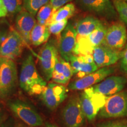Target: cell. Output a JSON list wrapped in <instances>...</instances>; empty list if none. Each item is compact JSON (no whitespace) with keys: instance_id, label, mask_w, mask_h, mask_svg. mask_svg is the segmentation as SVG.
Segmentation results:
<instances>
[{"instance_id":"obj_36","label":"cell","mask_w":127,"mask_h":127,"mask_svg":"<svg viewBox=\"0 0 127 127\" xmlns=\"http://www.w3.org/2000/svg\"><path fill=\"white\" fill-rule=\"evenodd\" d=\"M1 42H2V39H1V36H0V45H1Z\"/></svg>"},{"instance_id":"obj_33","label":"cell","mask_w":127,"mask_h":127,"mask_svg":"<svg viewBox=\"0 0 127 127\" xmlns=\"http://www.w3.org/2000/svg\"><path fill=\"white\" fill-rule=\"evenodd\" d=\"M2 117H3V110L2 106H1V103H0V124L2 122Z\"/></svg>"},{"instance_id":"obj_5","label":"cell","mask_w":127,"mask_h":127,"mask_svg":"<svg viewBox=\"0 0 127 127\" xmlns=\"http://www.w3.org/2000/svg\"><path fill=\"white\" fill-rule=\"evenodd\" d=\"M8 105L16 117L31 127L42 126L44 121L38 112L29 104L19 99L11 101Z\"/></svg>"},{"instance_id":"obj_21","label":"cell","mask_w":127,"mask_h":127,"mask_svg":"<svg viewBox=\"0 0 127 127\" xmlns=\"http://www.w3.org/2000/svg\"><path fill=\"white\" fill-rule=\"evenodd\" d=\"M75 12V5L72 3H68L55 11L52 15L48 25L51 23L68 20L74 15Z\"/></svg>"},{"instance_id":"obj_16","label":"cell","mask_w":127,"mask_h":127,"mask_svg":"<svg viewBox=\"0 0 127 127\" xmlns=\"http://www.w3.org/2000/svg\"><path fill=\"white\" fill-rule=\"evenodd\" d=\"M74 74L79 78L96 71L98 69L94 61L93 55H73L69 60Z\"/></svg>"},{"instance_id":"obj_4","label":"cell","mask_w":127,"mask_h":127,"mask_svg":"<svg viewBox=\"0 0 127 127\" xmlns=\"http://www.w3.org/2000/svg\"><path fill=\"white\" fill-rule=\"evenodd\" d=\"M17 79L16 65L12 60L4 58L0 66V98H7L13 91Z\"/></svg>"},{"instance_id":"obj_15","label":"cell","mask_w":127,"mask_h":127,"mask_svg":"<svg viewBox=\"0 0 127 127\" xmlns=\"http://www.w3.org/2000/svg\"><path fill=\"white\" fill-rule=\"evenodd\" d=\"M127 39L126 27L122 24H115L107 29V34L102 44L119 50L125 45Z\"/></svg>"},{"instance_id":"obj_14","label":"cell","mask_w":127,"mask_h":127,"mask_svg":"<svg viewBox=\"0 0 127 127\" xmlns=\"http://www.w3.org/2000/svg\"><path fill=\"white\" fill-rule=\"evenodd\" d=\"M127 82V79L122 76H111L91 87L95 93L110 96L121 91Z\"/></svg>"},{"instance_id":"obj_9","label":"cell","mask_w":127,"mask_h":127,"mask_svg":"<svg viewBox=\"0 0 127 127\" xmlns=\"http://www.w3.org/2000/svg\"><path fill=\"white\" fill-rule=\"evenodd\" d=\"M77 2L84 10L104 18L113 19L117 16L115 8L111 0H77Z\"/></svg>"},{"instance_id":"obj_12","label":"cell","mask_w":127,"mask_h":127,"mask_svg":"<svg viewBox=\"0 0 127 127\" xmlns=\"http://www.w3.org/2000/svg\"><path fill=\"white\" fill-rule=\"evenodd\" d=\"M77 37V31L71 24L66 25L61 34L58 51L60 56L68 62H69L70 58L74 55Z\"/></svg>"},{"instance_id":"obj_17","label":"cell","mask_w":127,"mask_h":127,"mask_svg":"<svg viewBox=\"0 0 127 127\" xmlns=\"http://www.w3.org/2000/svg\"><path fill=\"white\" fill-rule=\"evenodd\" d=\"M36 24L34 15L27 11H21L15 20V26L17 31L21 35L25 42H30V34Z\"/></svg>"},{"instance_id":"obj_13","label":"cell","mask_w":127,"mask_h":127,"mask_svg":"<svg viewBox=\"0 0 127 127\" xmlns=\"http://www.w3.org/2000/svg\"><path fill=\"white\" fill-rule=\"evenodd\" d=\"M121 55V51L114 50L102 44L95 47L93 53L94 61L99 68L115 64L120 60Z\"/></svg>"},{"instance_id":"obj_37","label":"cell","mask_w":127,"mask_h":127,"mask_svg":"<svg viewBox=\"0 0 127 127\" xmlns=\"http://www.w3.org/2000/svg\"><path fill=\"white\" fill-rule=\"evenodd\" d=\"M124 1H125V2H127V0H124Z\"/></svg>"},{"instance_id":"obj_28","label":"cell","mask_w":127,"mask_h":127,"mask_svg":"<svg viewBox=\"0 0 127 127\" xmlns=\"http://www.w3.org/2000/svg\"><path fill=\"white\" fill-rule=\"evenodd\" d=\"M120 60L121 71L125 74H127V43L125 44L124 48L121 51V55Z\"/></svg>"},{"instance_id":"obj_35","label":"cell","mask_w":127,"mask_h":127,"mask_svg":"<svg viewBox=\"0 0 127 127\" xmlns=\"http://www.w3.org/2000/svg\"><path fill=\"white\" fill-rule=\"evenodd\" d=\"M42 127H57L55 126V125H46V126Z\"/></svg>"},{"instance_id":"obj_2","label":"cell","mask_w":127,"mask_h":127,"mask_svg":"<svg viewBox=\"0 0 127 127\" xmlns=\"http://www.w3.org/2000/svg\"><path fill=\"white\" fill-rule=\"evenodd\" d=\"M79 97L85 117L89 121H93L104 106L108 96L95 93L91 87L84 90Z\"/></svg>"},{"instance_id":"obj_18","label":"cell","mask_w":127,"mask_h":127,"mask_svg":"<svg viewBox=\"0 0 127 127\" xmlns=\"http://www.w3.org/2000/svg\"><path fill=\"white\" fill-rule=\"evenodd\" d=\"M74 75V71L69 62L60 56L58 58L52 73V79L55 83L66 84Z\"/></svg>"},{"instance_id":"obj_26","label":"cell","mask_w":127,"mask_h":127,"mask_svg":"<svg viewBox=\"0 0 127 127\" xmlns=\"http://www.w3.org/2000/svg\"><path fill=\"white\" fill-rule=\"evenodd\" d=\"M7 8L8 13L14 14L19 13L21 11L24 0H2Z\"/></svg>"},{"instance_id":"obj_24","label":"cell","mask_w":127,"mask_h":127,"mask_svg":"<svg viewBox=\"0 0 127 127\" xmlns=\"http://www.w3.org/2000/svg\"><path fill=\"white\" fill-rule=\"evenodd\" d=\"M50 1V0H24L23 5L26 11L35 16L42 6Z\"/></svg>"},{"instance_id":"obj_27","label":"cell","mask_w":127,"mask_h":127,"mask_svg":"<svg viewBox=\"0 0 127 127\" xmlns=\"http://www.w3.org/2000/svg\"><path fill=\"white\" fill-rule=\"evenodd\" d=\"M68 20H65L58 22L51 23L48 25L49 31L50 34H52L56 35H59L64 31L67 25Z\"/></svg>"},{"instance_id":"obj_19","label":"cell","mask_w":127,"mask_h":127,"mask_svg":"<svg viewBox=\"0 0 127 127\" xmlns=\"http://www.w3.org/2000/svg\"><path fill=\"white\" fill-rule=\"evenodd\" d=\"M102 24L98 19L91 16L79 20L76 25V31L79 36H85L91 34Z\"/></svg>"},{"instance_id":"obj_1","label":"cell","mask_w":127,"mask_h":127,"mask_svg":"<svg viewBox=\"0 0 127 127\" xmlns=\"http://www.w3.org/2000/svg\"><path fill=\"white\" fill-rule=\"evenodd\" d=\"M20 85L24 91L31 95L41 94L47 82L39 75L32 55L30 54L24 60L20 74Z\"/></svg>"},{"instance_id":"obj_32","label":"cell","mask_w":127,"mask_h":127,"mask_svg":"<svg viewBox=\"0 0 127 127\" xmlns=\"http://www.w3.org/2000/svg\"><path fill=\"white\" fill-rule=\"evenodd\" d=\"M0 127H14L11 122L7 121L0 125Z\"/></svg>"},{"instance_id":"obj_8","label":"cell","mask_w":127,"mask_h":127,"mask_svg":"<svg viewBox=\"0 0 127 127\" xmlns=\"http://www.w3.org/2000/svg\"><path fill=\"white\" fill-rule=\"evenodd\" d=\"M24 39L18 32L11 31L3 39L0 45V56L13 60L21 53L24 46Z\"/></svg>"},{"instance_id":"obj_30","label":"cell","mask_w":127,"mask_h":127,"mask_svg":"<svg viewBox=\"0 0 127 127\" xmlns=\"http://www.w3.org/2000/svg\"><path fill=\"white\" fill-rule=\"evenodd\" d=\"M72 0H50V2L51 4L52 8H53L54 11L55 12V11H57V9L68 4Z\"/></svg>"},{"instance_id":"obj_6","label":"cell","mask_w":127,"mask_h":127,"mask_svg":"<svg viewBox=\"0 0 127 127\" xmlns=\"http://www.w3.org/2000/svg\"><path fill=\"white\" fill-rule=\"evenodd\" d=\"M62 117L66 127H81L85 123V117L78 95L71 96L63 109Z\"/></svg>"},{"instance_id":"obj_23","label":"cell","mask_w":127,"mask_h":127,"mask_svg":"<svg viewBox=\"0 0 127 127\" xmlns=\"http://www.w3.org/2000/svg\"><path fill=\"white\" fill-rule=\"evenodd\" d=\"M54 13V11L50 2L42 6L36 14V20L38 24L48 26Z\"/></svg>"},{"instance_id":"obj_10","label":"cell","mask_w":127,"mask_h":127,"mask_svg":"<svg viewBox=\"0 0 127 127\" xmlns=\"http://www.w3.org/2000/svg\"><path fill=\"white\" fill-rule=\"evenodd\" d=\"M115 71L114 67L100 68L95 72L71 82L68 88L72 90H84L102 81Z\"/></svg>"},{"instance_id":"obj_34","label":"cell","mask_w":127,"mask_h":127,"mask_svg":"<svg viewBox=\"0 0 127 127\" xmlns=\"http://www.w3.org/2000/svg\"><path fill=\"white\" fill-rule=\"evenodd\" d=\"M4 58H3V57L0 56V66H1V64H2L3 60H4Z\"/></svg>"},{"instance_id":"obj_7","label":"cell","mask_w":127,"mask_h":127,"mask_svg":"<svg viewBox=\"0 0 127 127\" xmlns=\"http://www.w3.org/2000/svg\"><path fill=\"white\" fill-rule=\"evenodd\" d=\"M65 87L57 83L48 84L41 93L42 100L49 109H56L67 97Z\"/></svg>"},{"instance_id":"obj_11","label":"cell","mask_w":127,"mask_h":127,"mask_svg":"<svg viewBox=\"0 0 127 127\" xmlns=\"http://www.w3.org/2000/svg\"><path fill=\"white\" fill-rule=\"evenodd\" d=\"M58 58V50L53 44L50 42L46 44L41 49L39 55V63L46 80L49 81L52 78V73Z\"/></svg>"},{"instance_id":"obj_20","label":"cell","mask_w":127,"mask_h":127,"mask_svg":"<svg viewBox=\"0 0 127 127\" xmlns=\"http://www.w3.org/2000/svg\"><path fill=\"white\" fill-rule=\"evenodd\" d=\"M50 35L47 25H42L36 23L30 34V42L35 46H39L45 43Z\"/></svg>"},{"instance_id":"obj_3","label":"cell","mask_w":127,"mask_h":127,"mask_svg":"<svg viewBox=\"0 0 127 127\" xmlns=\"http://www.w3.org/2000/svg\"><path fill=\"white\" fill-rule=\"evenodd\" d=\"M98 115L100 118H102L127 117V92H120L108 96Z\"/></svg>"},{"instance_id":"obj_31","label":"cell","mask_w":127,"mask_h":127,"mask_svg":"<svg viewBox=\"0 0 127 127\" xmlns=\"http://www.w3.org/2000/svg\"><path fill=\"white\" fill-rule=\"evenodd\" d=\"M8 11L2 0H0V18L4 17L7 15Z\"/></svg>"},{"instance_id":"obj_29","label":"cell","mask_w":127,"mask_h":127,"mask_svg":"<svg viewBox=\"0 0 127 127\" xmlns=\"http://www.w3.org/2000/svg\"><path fill=\"white\" fill-rule=\"evenodd\" d=\"M97 127H127V121L108 122L102 124Z\"/></svg>"},{"instance_id":"obj_25","label":"cell","mask_w":127,"mask_h":127,"mask_svg":"<svg viewBox=\"0 0 127 127\" xmlns=\"http://www.w3.org/2000/svg\"><path fill=\"white\" fill-rule=\"evenodd\" d=\"M113 4L121 20L127 24V2L124 0H114Z\"/></svg>"},{"instance_id":"obj_22","label":"cell","mask_w":127,"mask_h":127,"mask_svg":"<svg viewBox=\"0 0 127 127\" xmlns=\"http://www.w3.org/2000/svg\"><path fill=\"white\" fill-rule=\"evenodd\" d=\"M107 31V28L102 23L91 34L88 36H85V38L92 47L95 48L103 43Z\"/></svg>"}]
</instances>
